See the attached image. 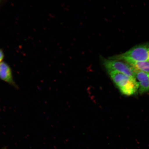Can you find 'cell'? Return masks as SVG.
<instances>
[{"label":"cell","instance_id":"obj_1","mask_svg":"<svg viewBox=\"0 0 149 149\" xmlns=\"http://www.w3.org/2000/svg\"><path fill=\"white\" fill-rule=\"evenodd\" d=\"M112 80L122 94L130 96L139 91V85L136 80L116 71L108 72Z\"/></svg>","mask_w":149,"mask_h":149},{"label":"cell","instance_id":"obj_2","mask_svg":"<svg viewBox=\"0 0 149 149\" xmlns=\"http://www.w3.org/2000/svg\"><path fill=\"white\" fill-rule=\"evenodd\" d=\"M113 59L129 61H149V43L139 45Z\"/></svg>","mask_w":149,"mask_h":149},{"label":"cell","instance_id":"obj_5","mask_svg":"<svg viewBox=\"0 0 149 149\" xmlns=\"http://www.w3.org/2000/svg\"><path fill=\"white\" fill-rule=\"evenodd\" d=\"M0 79L14 87H17L14 81L10 67L4 62L0 63Z\"/></svg>","mask_w":149,"mask_h":149},{"label":"cell","instance_id":"obj_7","mask_svg":"<svg viewBox=\"0 0 149 149\" xmlns=\"http://www.w3.org/2000/svg\"><path fill=\"white\" fill-rule=\"evenodd\" d=\"M4 54L2 50L0 49V63L2 62V61L4 58Z\"/></svg>","mask_w":149,"mask_h":149},{"label":"cell","instance_id":"obj_3","mask_svg":"<svg viewBox=\"0 0 149 149\" xmlns=\"http://www.w3.org/2000/svg\"><path fill=\"white\" fill-rule=\"evenodd\" d=\"M104 64L108 71H116L135 79L134 72L131 67L123 61L116 59H107L104 60Z\"/></svg>","mask_w":149,"mask_h":149},{"label":"cell","instance_id":"obj_6","mask_svg":"<svg viewBox=\"0 0 149 149\" xmlns=\"http://www.w3.org/2000/svg\"><path fill=\"white\" fill-rule=\"evenodd\" d=\"M125 62L131 67L134 72H141L149 73V61H129Z\"/></svg>","mask_w":149,"mask_h":149},{"label":"cell","instance_id":"obj_4","mask_svg":"<svg viewBox=\"0 0 149 149\" xmlns=\"http://www.w3.org/2000/svg\"><path fill=\"white\" fill-rule=\"evenodd\" d=\"M135 78L139 85V92L140 94L149 91V73L135 72Z\"/></svg>","mask_w":149,"mask_h":149}]
</instances>
